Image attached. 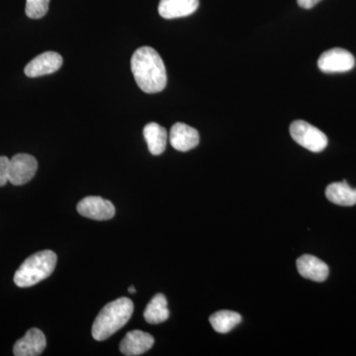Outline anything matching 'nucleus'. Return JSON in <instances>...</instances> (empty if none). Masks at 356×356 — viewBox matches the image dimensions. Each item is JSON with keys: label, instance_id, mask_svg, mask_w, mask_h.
<instances>
[{"label": "nucleus", "instance_id": "nucleus-1", "mask_svg": "<svg viewBox=\"0 0 356 356\" xmlns=\"http://www.w3.org/2000/svg\"><path fill=\"white\" fill-rule=\"evenodd\" d=\"M131 70L136 83L144 92L153 95L165 88V65L158 51L151 47H142L134 53Z\"/></svg>", "mask_w": 356, "mask_h": 356}, {"label": "nucleus", "instance_id": "nucleus-2", "mask_svg": "<svg viewBox=\"0 0 356 356\" xmlns=\"http://www.w3.org/2000/svg\"><path fill=\"white\" fill-rule=\"evenodd\" d=\"M132 300L122 297L105 305L100 311L92 325L93 339L105 341L122 329L132 317Z\"/></svg>", "mask_w": 356, "mask_h": 356}, {"label": "nucleus", "instance_id": "nucleus-3", "mask_svg": "<svg viewBox=\"0 0 356 356\" xmlns=\"http://www.w3.org/2000/svg\"><path fill=\"white\" fill-rule=\"evenodd\" d=\"M57 254L53 250H42L28 257L14 275L18 287L27 288L38 284L54 273L57 264Z\"/></svg>", "mask_w": 356, "mask_h": 356}, {"label": "nucleus", "instance_id": "nucleus-4", "mask_svg": "<svg viewBox=\"0 0 356 356\" xmlns=\"http://www.w3.org/2000/svg\"><path fill=\"white\" fill-rule=\"evenodd\" d=\"M290 135L297 144L313 153H321L327 146V136L304 120L292 122Z\"/></svg>", "mask_w": 356, "mask_h": 356}, {"label": "nucleus", "instance_id": "nucleus-5", "mask_svg": "<svg viewBox=\"0 0 356 356\" xmlns=\"http://www.w3.org/2000/svg\"><path fill=\"white\" fill-rule=\"evenodd\" d=\"M38 170L37 159L31 154H17L9 161V182L20 186L29 182Z\"/></svg>", "mask_w": 356, "mask_h": 356}, {"label": "nucleus", "instance_id": "nucleus-6", "mask_svg": "<svg viewBox=\"0 0 356 356\" xmlns=\"http://www.w3.org/2000/svg\"><path fill=\"white\" fill-rule=\"evenodd\" d=\"M353 54L341 48L331 49L321 55L318 60V69L327 74L350 72L355 67Z\"/></svg>", "mask_w": 356, "mask_h": 356}, {"label": "nucleus", "instance_id": "nucleus-7", "mask_svg": "<svg viewBox=\"0 0 356 356\" xmlns=\"http://www.w3.org/2000/svg\"><path fill=\"white\" fill-rule=\"evenodd\" d=\"M77 212L89 219L106 221L115 216V207L106 199L99 196H88L77 204Z\"/></svg>", "mask_w": 356, "mask_h": 356}, {"label": "nucleus", "instance_id": "nucleus-8", "mask_svg": "<svg viewBox=\"0 0 356 356\" xmlns=\"http://www.w3.org/2000/svg\"><path fill=\"white\" fill-rule=\"evenodd\" d=\"M63 58L56 51H44L33 58L25 67L24 72L28 77H39L54 74L62 67Z\"/></svg>", "mask_w": 356, "mask_h": 356}, {"label": "nucleus", "instance_id": "nucleus-9", "mask_svg": "<svg viewBox=\"0 0 356 356\" xmlns=\"http://www.w3.org/2000/svg\"><path fill=\"white\" fill-rule=\"evenodd\" d=\"M47 346L46 337L41 330L33 327L26 332L22 339L14 344L13 355L15 356H38Z\"/></svg>", "mask_w": 356, "mask_h": 356}, {"label": "nucleus", "instance_id": "nucleus-10", "mask_svg": "<svg viewBox=\"0 0 356 356\" xmlns=\"http://www.w3.org/2000/svg\"><path fill=\"white\" fill-rule=\"evenodd\" d=\"M199 140L198 131L186 124L175 123L170 130V145L177 151H191L198 146Z\"/></svg>", "mask_w": 356, "mask_h": 356}, {"label": "nucleus", "instance_id": "nucleus-11", "mask_svg": "<svg viewBox=\"0 0 356 356\" xmlns=\"http://www.w3.org/2000/svg\"><path fill=\"white\" fill-rule=\"evenodd\" d=\"M154 339L147 332L138 331L129 332L120 343V351L126 356L144 355L153 348Z\"/></svg>", "mask_w": 356, "mask_h": 356}, {"label": "nucleus", "instance_id": "nucleus-12", "mask_svg": "<svg viewBox=\"0 0 356 356\" xmlns=\"http://www.w3.org/2000/svg\"><path fill=\"white\" fill-rule=\"evenodd\" d=\"M297 269L300 275L316 282H323L329 277V266L314 255L304 254L300 257L297 259Z\"/></svg>", "mask_w": 356, "mask_h": 356}, {"label": "nucleus", "instance_id": "nucleus-13", "mask_svg": "<svg viewBox=\"0 0 356 356\" xmlns=\"http://www.w3.org/2000/svg\"><path fill=\"white\" fill-rule=\"evenodd\" d=\"M199 0H161L159 15L165 19L186 17L197 10Z\"/></svg>", "mask_w": 356, "mask_h": 356}, {"label": "nucleus", "instance_id": "nucleus-14", "mask_svg": "<svg viewBox=\"0 0 356 356\" xmlns=\"http://www.w3.org/2000/svg\"><path fill=\"white\" fill-rule=\"evenodd\" d=\"M325 196L327 200L337 205L350 207L356 204V188H351L346 180L330 184L325 189Z\"/></svg>", "mask_w": 356, "mask_h": 356}, {"label": "nucleus", "instance_id": "nucleus-15", "mask_svg": "<svg viewBox=\"0 0 356 356\" xmlns=\"http://www.w3.org/2000/svg\"><path fill=\"white\" fill-rule=\"evenodd\" d=\"M144 137L149 153L159 156L165 151L168 144V132L158 123H149L144 128Z\"/></svg>", "mask_w": 356, "mask_h": 356}, {"label": "nucleus", "instance_id": "nucleus-16", "mask_svg": "<svg viewBox=\"0 0 356 356\" xmlns=\"http://www.w3.org/2000/svg\"><path fill=\"white\" fill-rule=\"evenodd\" d=\"M170 317L168 308V300L165 295L156 294L147 304L145 310L144 318L149 324L156 325L165 322Z\"/></svg>", "mask_w": 356, "mask_h": 356}, {"label": "nucleus", "instance_id": "nucleus-17", "mask_svg": "<svg viewBox=\"0 0 356 356\" xmlns=\"http://www.w3.org/2000/svg\"><path fill=\"white\" fill-rule=\"evenodd\" d=\"M242 322V316L236 312L219 311L210 317L213 329L220 334H227Z\"/></svg>", "mask_w": 356, "mask_h": 356}, {"label": "nucleus", "instance_id": "nucleus-18", "mask_svg": "<svg viewBox=\"0 0 356 356\" xmlns=\"http://www.w3.org/2000/svg\"><path fill=\"white\" fill-rule=\"evenodd\" d=\"M50 0H26L25 13L31 19L43 18L49 10Z\"/></svg>", "mask_w": 356, "mask_h": 356}, {"label": "nucleus", "instance_id": "nucleus-19", "mask_svg": "<svg viewBox=\"0 0 356 356\" xmlns=\"http://www.w3.org/2000/svg\"><path fill=\"white\" fill-rule=\"evenodd\" d=\"M9 161L10 159L6 156H0V187L9 182Z\"/></svg>", "mask_w": 356, "mask_h": 356}, {"label": "nucleus", "instance_id": "nucleus-20", "mask_svg": "<svg viewBox=\"0 0 356 356\" xmlns=\"http://www.w3.org/2000/svg\"><path fill=\"white\" fill-rule=\"evenodd\" d=\"M320 1L321 0H297L299 6H301L302 8L305 9L313 8V7L317 6Z\"/></svg>", "mask_w": 356, "mask_h": 356}, {"label": "nucleus", "instance_id": "nucleus-21", "mask_svg": "<svg viewBox=\"0 0 356 356\" xmlns=\"http://www.w3.org/2000/svg\"><path fill=\"white\" fill-rule=\"evenodd\" d=\"M129 292H130L131 294H134V293H136L135 287H134V286L129 287Z\"/></svg>", "mask_w": 356, "mask_h": 356}]
</instances>
